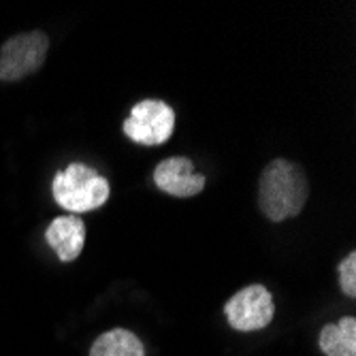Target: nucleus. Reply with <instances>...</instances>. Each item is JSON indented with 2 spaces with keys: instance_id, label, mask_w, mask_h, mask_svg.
Wrapping results in <instances>:
<instances>
[{
  "instance_id": "9d476101",
  "label": "nucleus",
  "mask_w": 356,
  "mask_h": 356,
  "mask_svg": "<svg viewBox=\"0 0 356 356\" xmlns=\"http://www.w3.org/2000/svg\"><path fill=\"white\" fill-rule=\"evenodd\" d=\"M339 286L348 297H356V254L350 252L339 263Z\"/></svg>"
},
{
  "instance_id": "20e7f679",
  "label": "nucleus",
  "mask_w": 356,
  "mask_h": 356,
  "mask_svg": "<svg viewBox=\"0 0 356 356\" xmlns=\"http://www.w3.org/2000/svg\"><path fill=\"white\" fill-rule=\"evenodd\" d=\"M175 131V111L163 101H141L124 122V135L141 145H163Z\"/></svg>"
},
{
  "instance_id": "1a4fd4ad",
  "label": "nucleus",
  "mask_w": 356,
  "mask_h": 356,
  "mask_svg": "<svg viewBox=\"0 0 356 356\" xmlns=\"http://www.w3.org/2000/svg\"><path fill=\"white\" fill-rule=\"evenodd\" d=\"M90 356H145V348L133 331L113 329L92 343Z\"/></svg>"
},
{
  "instance_id": "6e6552de",
  "label": "nucleus",
  "mask_w": 356,
  "mask_h": 356,
  "mask_svg": "<svg viewBox=\"0 0 356 356\" xmlns=\"http://www.w3.org/2000/svg\"><path fill=\"white\" fill-rule=\"evenodd\" d=\"M320 350L327 356H356V320L346 316L337 325H327L320 331Z\"/></svg>"
},
{
  "instance_id": "f03ea898",
  "label": "nucleus",
  "mask_w": 356,
  "mask_h": 356,
  "mask_svg": "<svg viewBox=\"0 0 356 356\" xmlns=\"http://www.w3.org/2000/svg\"><path fill=\"white\" fill-rule=\"evenodd\" d=\"M54 199L67 211H92L109 201V181L92 167L73 163L64 171L56 173L51 184Z\"/></svg>"
},
{
  "instance_id": "f257e3e1",
  "label": "nucleus",
  "mask_w": 356,
  "mask_h": 356,
  "mask_svg": "<svg viewBox=\"0 0 356 356\" xmlns=\"http://www.w3.org/2000/svg\"><path fill=\"white\" fill-rule=\"evenodd\" d=\"M309 197V184L303 169L286 158H275L265 167L258 188V205L263 213L282 222L301 213Z\"/></svg>"
},
{
  "instance_id": "423d86ee",
  "label": "nucleus",
  "mask_w": 356,
  "mask_h": 356,
  "mask_svg": "<svg viewBox=\"0 0 356 356\" xmlns=\"http://www.w3.org/2000/svg\"><path fill=\"white\" fill-rule=\"evenodd\" d=\"M154 181L165 194L179 199L197 197L205 188V175L194 173L192 160L184 156H173L163 160L154 171Z\"/></svg>"
},
{
  "instance_id": "0eeeda50",
  "label": "nucleus",
  "mask_w": 356,
  "mask_h": 356,
  "mask_svg": "<svg viewBox=\"0 0 356 356\" xmlns=\"http://www.w3.org/2000/svg\"><path fill=\"white\" fill-rule=\"evenodd\" d=\"M45 239L62 263H71L86 243V224L77 216H60L45 231Z\"/></svg>"
},
{
  "instance_id": "7ed1b4c3",
  "label": "nucleus",
  "mask_w": 356,
  "mask_h": 356,
  "mask_svg": "<svg viewBox=\"0 0 356 356\" xmlns=\"http://www.w3.org/2000/svg\"><path fill=\"white\" fill-rule=\"evenodd\" d=\"M47 49L49 39L41 30H30L11 37L0 49V79L19 81L39 71L45 62Z\"/></svg>"
},
{
  "instance_id": "39448f33",
  "label": "nucleus",
  "mask_w": 356,
  "mask_h": 356,
  "mask_svg": "<svg viewBox=\"0 0 356 356\" xmlns=\"http://www.w3.org/2000/svg\"><path fill=\"white\" fill-rule=\"evenodd\" d=\"M224 314L235 331H261L273 320V297L263 284H252L229 299V303L224 305Z\"/></svg>"
}]
</instances>
